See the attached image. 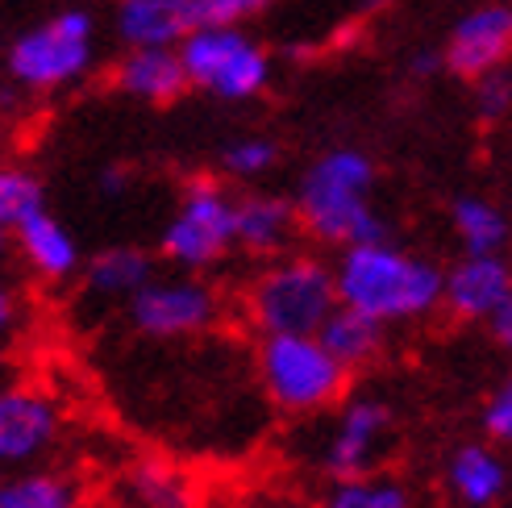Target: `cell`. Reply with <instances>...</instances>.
I'll use <instances>...</instances> for the list:
<instances>
[{
  "instance_id": "obj_1",
  "label": "cell",
  "mask_w": 512,
  "mask_h": 508,
  "mask_svg": "<svg viewBox=\"0 0 512 508\" xmlns=\"http://www.w3.org/2000/svg\"><path fill=\"white\" fill-rule=\"evenodd\" d=\"M379 184L375 159L358 146H334L304 167L296 184V217L300 230L321 246H371L392 242V225L383 217L371 196Z\"/></svg>"
},
{
  "instance_id": "obj_2",
  "label": "cell",
  "mask_w": 512,
  "mask_h": 508,
  "mask_svg": "<svg viewBox=\"0 0 512 508\" xmlns=\"http://www.w3.org/2000/svg\"><path fill=\"white\" fill-rule=\"evenodd\" d=\"M334 275L342 304L383 325L425 321L429 313L442 309L446 292V271L425 254H413L396 242L346 246L334 259Z\"/></svg>"
},
{
  "instance_id": "obj_3",
  "label": "cell",
  "mask_w": 512,
  "mask_h": 508,
  "mask_svg": "<svg viewBox=\"0 0 512 508\" xmlns=\"http://www.w3.org/2000/svg\"><path fill=\"white\" fill-rule=\"evenodd\" d=\"M342 304L334 263L321 254H279L271 259L246 292V313L259 338L271 334H321Z\"/></svg>"
},
{
  "instance_id": "obj_4",
  "label": "cell",
  "mask_w": 512,
  "mask_h": 508,
  "mask_svg": "<svg viewBox=\"0 0 512 508\" xmlns=\"http://www.w3.org/2000/svg\"><path fill=\"white\" fill-rule=\"evenodd\" d=\"M259 384L279 413L313 417L346 400L350 371L317 334H271L259 338Z\"/></svg>"
},
{
  "instance_id": "obj_5",
  "label": "cell",
  "mask_w": 512,
  "mask_h": 508,
  "mask_svg": "<svg viewBox=\"0 0 512 508\" xmlns=\"http://www.w3.org/2000/svg\"><path fill=\"white\" fill-rule=\"evenodd\" d=\"M96 55V21L88 9H63L25 30L9 46V75L25 92H59L84 80Z\"/></svg>"
},
{
  "instance_id": "obj_6",
  "label": "cell",
  "mask_w": 512,
  "mask_h": 508,
  "mask_svg": "<svg viewBox=\"0 0 512 508\" xmlns=\"http://www.w3.org/2000/svg\"><path fill=\"white\" fill-rule=\"evenodd\" d=\"M234 205H238V196L225 184L204 180V175L192 180L179 192V205L159 234L163 259L184 275H200V271L217 267L229 250H238Z\"/></svg>"
},
{
  "instance_id": "obj_7",
  "label": "cell",
  "mask_w": 512,
  "mask_h": 508,
  "mask_svg": "<svg viewBox=\"0 0 512 508\" xmlns=\"http://www.w3.org/2000/svg\"><path fill=\"white\" fill-rule=\"evenodd\" d=\"M192 88L217 100H254L271 84V55L242 30H192L179 42Z\"/></svg>"
},
{
  "instance_id": "obj_8",
  "label": "cell",
  "mask_w": 512,
  "mask_h": 508,
  "mask_svg": "<svg viewBox=\"0 0 512 508\" xmlns=\"http://www.w3.org/2000/svg\"><path fill=\"white\" fill-rule=\"evenodd\" d=\"M221 317L217 292L196 275H155L150 284L125 304V321H130L142 338H196Z\"/></svg>"
},
{
  "instance_id": "obj_9",
  "label": "cell",
  "mask_w": 512,
  "mask_h": 508,
  "mask_svg": "<svg viewBox=\"0 0 512 508\" xmlns=\"http://www.w3.org/2000/svg\"><path fill=\"white\" fill-rule=\"evenodd\" d=\"M63 434L59 400L38 384H5L0 388V475L25 471L55 450Z\"/></svg>"
},
{
  "instance_id": "obj_10",
  "label": "cell",
  "mask_w": 512,
  "mask_h": 508,
  "mask_svg": "<svg viewBox=\"0 0 512 508\" xmlns=\"http://www.w3.org/2000/svg\"><path fill=\"white\" fill-rule=\"evenodd\" d=\"M392 434V409L388 400L379 396H350L342 400V409L334 417L321 446V467L334 475V479H358V475H371L383 442Z\"/></svg>"
},
{
  "instance_id": "obj_11",
  "label": "cell",
  "mask_w": 512,
  "mask_h": 508,
  "mask_svg": "<svg viewBox=\"0 0 512 508\" xmlns=\"http://www.w3.org/2000/svg\"><path fill=\"white\" fill-rule=\"evenodd\" d=\"M442 59L450 75L471 80V84L500 71L512 59V5L508 0H488V5L458 17L446 38Z\"/></svg>"
},
{
  "instance_id": "obj_12",
  "label": "cell",
  "mask_w": 512,
  "mask_h": 508,
  "mask_svg": "<svg viewBox=\"0 0 512 508\" xmlns=\"http://www.w3.org/2000/svg\"><path fill=\"white\" fill-rule=\"evenodd\" d=\"M512 296V259L508 254H463L446 267V292L442 304L458 321H483Z\"/></svg>"
},
{
  "instance_id": "obj_13",
  "label": "cell",
  "mask_w": 512,
  "mask_h": 508,
  "mask_svg": "<svg viewBox=\"0 0 512 508\" xmlns=\"http://www.w3.org/2000/svg\"><path fill=\"white\" fill-rule=\"evenodd\" d=\"M446 488L463 508H496L508 488L512 471L496 442H458L446 459Z\"/></svg>"
},
{
  "instance_id": "obj_14",
  "label": "cell",
  "mask_w": 512,
  "mask_h": 508,
  "mask_svg": "<svg viewBox=\"0 0 512 508\" xmlns=\"http://www.w3.org/2000/svg\"><path fill=\"white\" fill-rule=\"evenodd\" d=\"M113 88L134 100H146V105H171L192 88V80L175 46H138L117 59Z\"/></svg>"
},
{
  "instance_id": "obj_15",
  "label": "cell",
  "mask_w": 512,
  "mask_h": 508,
  "mask_svg": "<svg viewBox=\"0 0 512 508\" xmlns=\"http://www.w3.org/2000/svg\"><path fill=\"white\" fill-rule=\"evenodd\" d=\"M300 230L296 205L275 192H242L234 205V234L238 250L259 254V259H279Z\"/></svg>"
},
{
  "instance_id": "obj_16",
  "label": "cell",
  "mask_w": 512,
  "mask_h": 508,
  "mask_svg": "<svg viewBox=\"0 0 512 508\" xmlns=\"http://www.w3.org/2000/svg\"><path fill=\"white\" fill-rule=\"evenodd\" d=\"M13 250L21 254L25 267H30L38 279H46V284H63V279H71L75 271L84 267L80 242H75V234L50 209L30 217L25 225H17L13 230Z\"/></svg>"
},
{
  "instance_id": "obj_17",
  "label": "cell",
  "mask_w": 512,
  "mask_h": 508,
  "mask_svg": "<svg viewBox=\"0 0 512 508\" xmlns=\"http://www.w3.org/2000/svg\"><path fill=\"white\" fill-rule=\"evenodd\" d=\"M117 38L138 50V46H175L184 42L196 21H192V0H117Z\"/></svg>"
},
{
  "instance_id": "obj_18",
  "label": "cell",
  "mask_w": 512,
  "mask_h": 508,
  "mask_svg": "<svg viewBox=\"0 0 512 508\" xmlns=\"http://www.w3.org/2000/svg\"><path fill=\"white\" fill-rule=\"evenodd\" d=\"M155 275H159L155 271V254L142 250V246L121 242V246H109V250L92 254V259L84 263V292L92 300L130 304Z\"/></svg>"
},
{
  "instance_id": "obj_19",
  "label": "cell",
  "mask_w": 512,
  "mask_h": 508,
  "mask_svg": "<svg viewBox=\"0 0 512 508\" xmlns=\"http://www.w3.org/2000/svg\"><path fill=\"white\" fill-rule=\"evenodd\" d=\"M317 338L354 375V371L371 367L383 354V346H388V325L367 317V313H358V309H350V304H338V309L329 313V321L321 325Z\"/></svg>"
},
{
  "instance_id": "obj_20",
  "label": "cell",
  "mask_w": 512,
  "mask_h": 508,
  "mask_svg": "<svg viewBox=\"0 0 512 508\" xmlns=\"http://www.w3.org/2000/svg\"><path fill=\"white\" fill-rule=\"evenodd\" d=\"M450 225H454V238L463 246V254H504L512 242V217L496 200L479 196V192L454 196Z\"/></svg>"
},
{
  "instance_id": "obj_21",
  "label": "cell",
  "mask_w": 512,
  "mask_h": 508,
  "mask_svg": "<svg viewBox=\"0 0 512 508\" xmlns=\"http://www.w3.org/2000/svg\"><path fill=\"white\" fill-rule=\"evenodd\" d=\"M0 508H80V488L50 467L0 475Z\"/></svg>"
},
{
  "instance_id": "obj_22",
  "label": "cell",
  "mask_w": 512,
  "mask_h": 508,
  "mask_svg": "<svg viewBox=\"0 0 512 508\" xmlns=\"http://www.w3.org/2000/svg\"><path fill=\"white\" fill-rule=\"evenodd\" d=\"M125 500L134 508H188L192 504V484L184 471H175L163 459H142L125 471L121 479Z\"/></svg>"
},
{
  "instance_id": "obj_23",
  "label": "cell",
  "mask_w": 512,
  "mask_h": 508,
  "mask_svg": "<svg viewBox=\"0 0 512 508\" xmlns=\"http://www.w3.org/2000/svg\"><path fill=\"white\" fill-rule=\"evenodd\" d=\"M46 213V188L30 167L0 163V230H17L30 217Z\"/></svg>"
},
{
  "instance_id": "obj_24",
  "label": "cell",
  "mask_w": 512,
  "mask_h": 508,
  "mask_svg": "<svg viewBox=\"0 0 512 508\" xmlns=\"http://www.w3.org/2000/svg\"><path fill=\"white\" fill-rule=\"evenodd\" d=\"M325 508H413V492H408L396 475H358V479H338L334 492L325 496Z\"/></svg>"
},
{
  "instance_id": "obj_25",
  "label": "cell",
  "mask_w": 512,
  "mask_h": 508,
  "mask_svg": "<svg viewBox=\"0 0 512 508\" xmlns=\"http://www.w3.org/2000/svg\"><path fill=\"white\" fill-rule=\"evenodd\" d=\"M275 163H279V142L263 138V134L234 138L221 150V167H225V175H234V180H259Z\"/></svg>"
},
{
  "instance_id": "obj_26",
  "label": "cell",
  "mask_w": 512,
  "mask_h": 508,
  "mask_svg": "<svg viewBox=\"0 0 512 508\" xmlns=\"http://www.w3.org/2000/svg\"><path fill=\"white\" fill-rule=\"evenodd\" d=\"M275 5V0H192V21L196 30H238L250 17H259Z\"/></svg>"
},
{
  "instance_id": "obj_27",
  "label": "cell",
  "mask_w": 512,
  "mask_h": 508,
  "mask_svg": "<svg viewBox=\"0 0 512 508\" xmlns=\"http://www.w3.org/2000/svg\"><path fill=\"white\" fill-rule=\"evenodd\" d=\"M479 425H483V438H488V442L512 446V371L488 392V400H483Z\"/></svg>"
},
{
  "instance_id": "obj_28",
  "label": "cell",
  "mask_w": 512,
  "mask_h": 508,
  "mask_svg": "<svg viewBox=\"0 0 512 508\" xmlns=\"http://www.w3.org/2000/svg\"><path fill=\"white\" fill-rule=\"evenodd\" d=\"M475 113H479V121H488V125L504 121L512 113V71L508 67L475 80Z\"/></svg>"
},
{
  "instance_id": "obj_29",
  "label": "cell",
  "mask_w": 512,
  "mask_h": 508,
  "mask_svg": "<svg viewBox=\"0 0 512 508\" xmlns=\"http://www.w3.org/2000/svg\"><path fill=\"white\" fill-rule=\"evenodd\" d=\"M21 317H25V309H21V296H17V288L9 284V279H0V346L17 338Z\"/></svg>"
},
{
  "instance_id": "obj_30",
  "label": "cell",
  "mask_w": 512,
  "mask_h": 508,
  "mask_svg": "<svg viewBox=\"0 0 512 508\" xmlns=\"http://www.w3.org/2000/svg\"><path fill=\"white\" fill-rule=\"evenodd\" d=\"M488 334H492V342L508 354V359H512V296L500 304V309L492 313V321H488Z\"/></svg>"
},
{
  "instance_id": "obj_31",
  "label": "cell",
  "mask_w": 512,
  "mask_h": 508,
  "mask_svg": "<svg viewBox=\"0 0 512 508\" xmlns=\"http://www.w3.org/2000/svg\"><path fill=\"white\" fill-rule=\"evenodd\" d=\"M442 67H446L442 50H417V55H413V63H408V71H413L417 80H429V75H438Z\"/></svg>"
},
{
  "instance_id": "obj_32",
  "label": "cell",
  "mask_w": 512,
  "mask_h": 508,
  "mask_svg": "<svg viewBox=\"0 0 512 508\" xmlns=\"http://www.w3.org/2000/svg\"><path fill=\"white\" fill-rule=\"evenodd\" d=\"M100 188H105V192H125V171L121 167H113V171H105V175H100Z\"/></svg>"
},
{
  "instance_id": "obj_33",
  "label": "cell",
  "mask_w": 512,
  "mask_h": 508,
  "mask_svg": "<svg viewBox=\"0 0 512 508\" xmlns=\"http://www.w3.org/2000/svg\"><path fill=\"white\" fill-rule=\"evenodd\" d=\"M9 238H13L9 230H0V263H5V259H9Z\"/></svg>"
}]
</instances>
